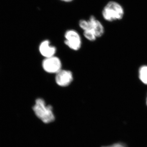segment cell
<instances>
[{
	"label": "cell",
	"instance_id": "11",
	"mask_svg": "<svg viewBox=\"0 0 147 147\" xmlns=\"http://www.w3.org/2000/svg\"><path fill=\"white\" fill-rule=\"evenodd\" d=\"M61 1L65 3H70L72 2L74 0H60Z\"/></svg>",
	"mask_w": 147,
	"mask_h": 147
},
{
	"label": "cell",
	"instance_id": "7",
	"mask_svg": "<svg viewBox=\"0 0 147 147\" xmlns=\"http://www.w3.org/2000/svg\"><path fill=\"white\" fill-rule=\"evenodd\" d=\"M39 51L40 55L45 58L55 56L57 48L51 45L48 40H45L41 42L39 46Z\"/></svg>",
	"mask_w": 147,
	"mask_h": 147
},
{
	"label": "cell",
	"instance_id": "10",
	"mask_svg": "<svg viewBox=\"0 0 147 147\" xmlns=\"http://www.w3.org/2000/svg\"><path fill=\"white\" fill-rule=\"evenodd\" d=\"M102 147H128L127 145L123 142H119L113 144L110 146H104Z\"/></svg>",
	"mask_w": 147,
	"mask_h": 147
},
{
	"label": "cell",
	"instance_id": "5",
	"mask_svg": "<svg viewBox=\"0 0 147 147\" xmlns=\"http://www.w3.org/2000/svg\"><path fill=\"white\" fill-rule=\"evenodd\" d=\"M43 70L49 74H55L62 69V63L60 59L56 56L45 58L42 63Z\"/></svg>",
	"mask_w": 147,
	"mask_h": 147
},
{
	"label": "cell",
	"instance_id": "6",
	"mask_svg": "<svg viewBox=\"0 0 147 147\" xmlns=\"http://www.w3.org/2000/svg\"><path fill=\"white\" fill-rule=\"evenodd\" d=\"M73 73L67 69H61L56 74L55 77L56 84L61 87L68 86L73 82Z\"/></svg>",
	"mask_w": 147,
	"mask_h": 147
},
{
	"label": "cell",
	"instance_id": "9",
	"mask_svg": "<svg viewBox=\"0 0 147 147\" xmlns=\"http://www.w3.org/2000/svg\"><path fill=\"white\" fill-rule=\"evenodd\" d=\"M84 35L87 40L90 41H94L97 38L94 34L91 31H84Z\"/></svg>",
	"mask_w": 147,
	"mask_h": 147
},
{
	"label": "cell",
	"instance_id": "8",
	"mask_svg": "<svg viewBox=\"0 0 147 147\" xmlns=\"http://www.w3.org/2000/svg\"><path fill=\"white\" fill-rule=\"evenodd\" d=\"M139 79L145 85H147V65H143L140 67L139 71Z\"/></svg>",
	"mask_w": 147,
	"mask_h": 147
},
{
	"label": "cell",
	"instance_id": "12",
	"mask_svg": "<svg viewBox=\"0 0 147 147\" xmlns=\"http://www.w3.org/2000/svg\"><path fill=\"white\" fill-rule=\"evenodd\" d=\"M146 105L147 106V98H146Z\"/></svg>",
	"mask_w": 147,
	"mask_h": 147
},
{
	"label": "cell",
	"instance_id": "1",
	"mask_svg": "<svg viewBox=\"0 0 147 147\" xmlns=\"http://www.w3.org/2000/svg\"><path fill=\"white\" fill-rule=\"evenodd\" d=\"M33 110L36 117L44 123H50L55 120L53 107L47 105L43 98H39L36 99Z\"/></svg>",
	"mask_w": 147,
	"mask_h": 147
},
{
	"label": "cell",
	"instance_id": "4",
	"mask_svg": "<svg viewBox=\"0 0 147 147\" xmlns=\"http://www.w3.org/2000/svg\"><path fill=\"white\" fill-rule=\"evenodd\" d=\"M64 37L65 45L71 50L77 51L82 47V38L76 30L73 29L67 30L65 33Z\"/></svg>",
	"mask_w": 147,
	"mask_h": 147
},
{
	"label": "cell",
	"instance_id": "2",
	"mask_svg": "<svg viewBox=\"0 0 147 147\" xmlns=\"http://www.w3.org/2000/svg\"><path fill=\"white\" fill-rule=\"evenodd\" d=\"M125 10L119 3L115 1H110L105 5L102 11V16L108 22L119 21L123 18Z\"/></svg>",
	"mask_w": 147,
	"mask_h": 147
},
{
	"label": "cell",
	"instance_id": "3",
	"mask_svg": "<svg viewBox=\"0 0 147 147\" xmlns=\"http://www.w3.org/2000/svg\"><path fill=\"white\" fill-rule=\"evenodd\" d=\"M79 25L84 31H91L97 38L102 36L105 33V28L101 22L93 15L90 16L88 20L81 19L79 21Z\"/></svg>",
	"mask_w": 147,
	"mask_h": 147
}]
</instances>
